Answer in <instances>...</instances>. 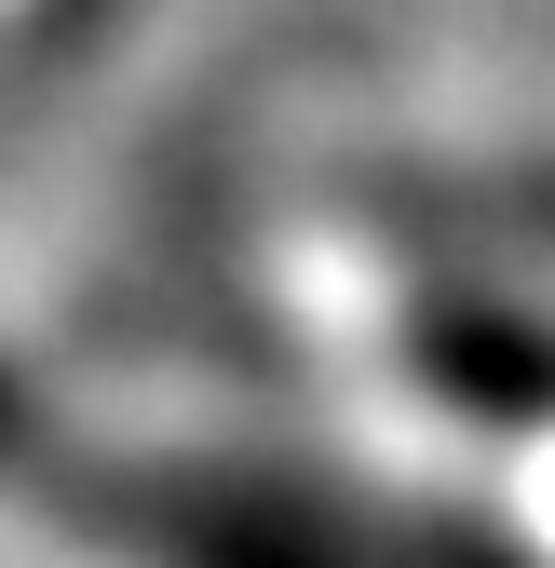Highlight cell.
Segmentation results:
<instances>
[{"mask_svg":"<svg viewBox=\"0 0 555 568\" xmlns=\"http://www.w3.org/2000/svg\"><path fill=\"white\" fill-rule=\"evenodd\" d=\"M28 460H41V393L0 366V474H28Z\"/></svg>","mask_w":555,"mask_h":568,"instance_id":"2","label":"cell"},{"mask_svg":"<svg viewBox=\"0 0 555 568\" xmlns=\"http://www.w3.org/2000/svg\"><path fill=\"white\" fill-rule=\"evenodd\" d=\"M68 528L122 541L135 568H542L461 501H380L312 460H82Z\"/></svg>","mask_w":555,"mask_h":568,"instance_id":"1","label":"cell"}]
</instances>
